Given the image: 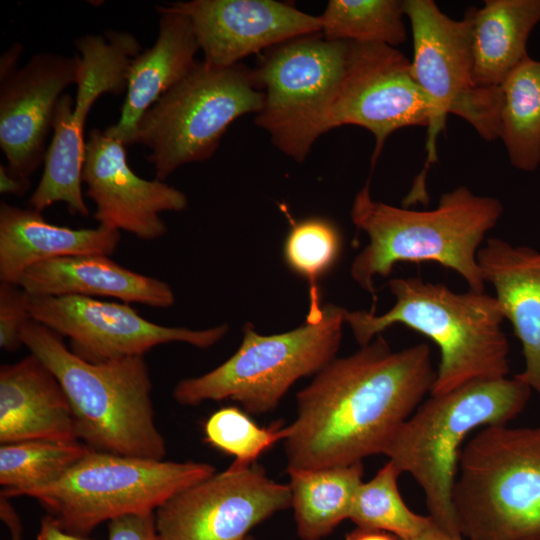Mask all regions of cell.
Listing matches in <instances>:
<instances>
[{
    "instance_id": "6da1fadb",
    "label": "cell",
    "mask_w": 540,
    "mask_h": 540,
    "mask_svg": "<svg viewBox=\"0 0 540 540\" xmlns=\"http://www.w3.org/2000/svg\"><path fill=\"white\" fill-rule=\"evenodd\" d=\"M435 377L428 344L393 351L381 334L335 358L297 394V416L284 440L287 470L350 465L384 454Z\"/></svg>"
},
{
    "instance_id": "7a4b0ae2",
    "label": "cell",
    "mask_w": 540,
    "mask_h": 540,
    "mask_svg": "<svg viewBox=\"0 0 540 540\" xmlns=\"http://www.w3.org/2000/svg\"><path fill=\"white\" fill-rule=\"evenodd\" d=\"M502 213L497 198L476 195L466 186L442 194L433 210L395 207L372 199L368 178L350 211L353 224L369 237L351 264V277L375 296L374 278L387 277L395 264L435 262L457 272L469 290L484 292L477 254Z\"/></svg>"
},
{
    "instance_id": "3957f363",
    "label": "cell",
    "mask_w": 540,
    "mask_h": 540,
    "mask_svg": "<svg viewBox=\"0 0 540 540\" xmlns=\"http://www.w3.org/2000/svg\"><path fill=\"white\" fill-rule=\"evenodd\" d=\"M394 305L384 314L347 311L345 322L361 346L395 324L431 339L440 360L430 395L452 391L475 380L504 378L509 373L505 319L495 296L469 290L458 293L445 284L419 277L388 282Z\"/></svg>"
},
{
    "instance_id": "277c9868",
    "label": "cell",
    "mask_w": 540,
    "mask_h": 540,
    "mask_svg": "<svg viewBox=\"0 0 540 540\" xmlns=\"http://www.w3.org/2000/svg\"><path fill=\"white\" fill-rule=\"evenodd\" d=\"M20 338L61 384L79 441L98 452L164 460L166 443L156 426L144 356L89 362L73 353L64 337L33 319L22 327Z\"/></svg>"
},
{
    "instance_id": "5b68a950",
    "label": "cell",
    "mask_w": 540,
    "mask_h": 540,
    "mask_svg": "<svg viewBox=\"0 0 540 540\" xmlns=\"http://www.w3.org/2000/svg\"><path fill=\"white\" fill-rule=\"evenodd\" d=\"M531 388L507 377L475 380L431 395L401 425L384 455L409 473L424 492L429 516L445 532L462 537L452 503L461 446L472 431L506 425L525 408Z\"/></svg>"
},
{
    "instance_id": "8992f818",
    "label": "cell",
    "mask_w": 540,
    "mask_h": 540,
    "mask_svg": "<svg viewBox=\"0 0 540 540\" xmlns=\"http://www.w3.org/2000/svg\"><path fill=\"white\" fill-rule=\"evenodd\" d=\"M452 503L466 540L540 535V427H483L461 450Z\"/></svg>"
},
{
    "instance_id": "52a82bcc",
    "label": "cell",
    "mask_w": 540,
    "mask_h": 540,
    "mask_svg": "<svg viewBox=\"0 0 540 540\" xmlns=\"http://www.w3.org/2000/svg\"><path fill=\"white\" fill-rule=\"evenodd\" d=\"M413 38L411 70L427 98L430 119L427 130V158L402 201L408 208L420 202L427 205L426 174L437 162L436 140L444 130L448 114L466 120L486 141L499 138L501 88L478 87L473 81L471 50L472 19L454 20L444 14L433 0H404Z\"/></svg>"
},
{
    "instance_id": "ba28073f",
    "label": "cell",
    "mask_w": 540,
    "mask_h": 540,
    "mask_svg": "<svg viewBox=\"0 0 540 540\" xmlns=\"http://www.w3.org/2000/svg\"><path fill=\"white\" fill-rule=\"evenodd\" d=\"M347 311L327 304L319 321L268 336L246 323L238 350L210 372L179 381L173 398L185 406L231 399L247 413L271 412L298 379L319 373L336 358Z\"/></svg>"
},
{
    "instance_id": "9c48e42d",
    "label": "cell",
    "mask_w": 540,
    "mask_h": 540,
    "mask_svg": "<svg viewBox=\"0 0 540 540\" xmlns=\"http://www.w3.org/2000/svg\"><path fill=\"white\" fill-rule=\"evenodd\" d=\"M215 472V467L205 462L90 450L57 480L18 496L36 499L64 530L88 536L99 524L113 518L155 512L167 500Z\"/></svg>"
},
{
    "instance_id": "30bf717a",
    "label": "cell",
    "mask_w": 540,
    "mask_h": 540,
    "mask_svg": "<svg viewBox=\"0 0 540 540\" xmlns=\"http://www.w3.org/2000/svg\"><path fill=\"white\" fill-rule=\"evenodd\" d=\"M264 99L254 69L201 61L144 113L135 143L150 150L155 177L164 181L185 164L211 158L228 127L245 114H258Z\"/></svg>"
},
{
    "instance_id": "8fae6325",
    "label": "cell",
    "mask_w": 540,
    "mask_h": 540,
    "mask_svg": "<svg viewBox=\"0 0 540 540\" xmlns=\"http://www.w3.org/2000/svg\"><path fill=\"white\" fill-rule=\"evenodd\" d=\"M352 42L321 33L270 48L254 69L265 95L255 124L285 155L303 162L314 142L330 131L331 112L348 65Z\"/></svg>"
},
{
    "instance_id": "7c38bea8",
    "label": "cell",
    "mask_w": 540,
    "mask_h": 540,
    "mask_svg": "<svg viewBox=\"0 0 540 540\" xmlns=\"http://www.w3.org/2000/svg\"><path fill=\"white\" fill-rule=\"evenodd\" d=\"M291 507L288 484L256 463L226 470L176 494L155 512L162 540H246L250 531Z\"/></svg>"
},
{
    "instance_id": "4fadbf2b",
    "label": "cell",
    "mask_w": 540,
    "mask_h": 540,
    "mask_svg": "<svg viewBox=\"0 0 540 540\" xmlns=\"http://www.w3.org/2000/svg\"><path fill=\"white\" fill-rule=\"evenodd\" d=\"M31 318L70 341V349L89 362L144 356L152 348L183 342L207 349L228 332L227 324L193 330L153 323L128 303L93 297L30 295Z\"/></svg>"
},
{
    "instance_id": "5bb4252c",
    "label": "cell",
    "mask_w": 540,
    "mask_h": 540,
    "mask_svg": "<svg viewBox=\"0 0 540 540\" xmlns=\"http://www.w3.org/2000/svg\"><path fill=\"white\" fill-rule=\"evenodd\" d=\"M429 119L430 107L413 77L411 61L395 47L352 42L330 130L343 125L369 130L375 138L373 168L390 134L403 127L428 126Z\"/></svg>"
},
{
    "instance_id": "9a60e30c",
    "label": "cell",
    "mask_w": 540,
    "mask_h": 540,
    "mask_svg": "<svg viewBox=\"0 0 540 540\" xmlns=\"http://www.w3.org/2000/svg\"><path fill=\"white\" fill-rule=\"evenodd\" d=\"M82 183L95 204L98 225L124 230L141 240H156L167 233L160 216L188 206L179 189L139 177L127 162L126 146L104 130H90L85 144Z\"/></svg>"
},
{
    "instance_id": "2e32d148",
    "label": "cell",
    "mask_w": 540,
    "mask_h": 540,
    "mask_svg": "<svg viewBox=\"0 0 540 540\" xmlns=\"http://www.w3.org/2000/svg\"><path fill=\"white\" fill-rule=\"evenodd\" d=\"M79 69V54L39 52L0 80V147L15 176L30 182L44 162L55 108Z\"/></svg>"
},
{
    "instance_id": "e0dca14e",
    "label": "cell",
    "mask_w": 540,
    "mask_h": 540,
    "mask_svg": "<svg viewBox=\"0 0 540 540\" xmlns=\"http://www.w3.org/2000/svg\"><path fill=\"white\" fill-rule=\"evenodd\" d=\"M193 25L204 62L218 67L286 41L321 33V20L275 0H192L171 3Z\"/></svg>"
},
{
    "instance_id": "ac0fdd59",
    "label": "cell",
    "mask_w": 540,
    "mask_h": 540,
    "mask_svg": "<svg viewBox=\"0 0 540 540\" xmlns=\"http://www.w3.org/2000/svg\"><path fill=\"white\" fill-rule=\"evenodd\" d=\"M155 8L160 16L157 39L133 59L119 120L104 130L125 146L135 143L144 113L199 63L200 47L190 18L171 4Z\"/></svg>"
},
{
    "instance_id": "d6986e66",
    "label": "cell",
    "mask_w": 540,
    "mask_h": 540,
    "mask_svg": "<svg viewBox=\"0 0 540 540\" xmlns=\"http://www.w3.org/2000/svg\"><path fill=\"white\" fill-rule=\"evenodd\" d=\"M27 440L79 441L61 384L31 353L0 368V443Z\"/></svg>"
},
{
    "instance_id": "ffe728a7",
    "label": "cell",
    "mask_w": 540,
    "mask_h": 540,
    "mask_svg": "<svg viewBox=\"0 0 540 540\" xmlns=\"http://www.w3.org/2000/svg\"><path fill=\"white\" fill-rule=\"evenodd\" d=\"M477 261L522 344L525 367L515 377L540 395V251L488 238Z\"/></svg>"
},
{
    "instance_id": "44dd1931",
    "label": "cell",
    "mask_w": 540,
    "mask_h": 540,
    "mask_svg": "<svg viewBox=\"0 0 540 540\" xmlns=\"http://www.w3.org/2000/svg\"><path fill=\"white\" fill-rule=\"evenodd\" d=\"M19 285L39 296H103L155 308H168L175 302L165 281L132 271L101 254L36 263L24 272Z\"/></svg>"
},
{
    "instance_id": "7402d4cb",
    "label": "cell",
    "mask_w": 540,
    "mask_h": 540,
    "mask_svg": "<svg viewBox=\"0 0 540 540\" xmlns=\"http://www.w3.org/2000/svg\"><path fill=\"white\" fill-rule=\"evenodd\" d=\"M120 231L98 225L73 229L49 223L32 208L0 203V280L19 284L32 265L56 258L111 255Z\"/></svg>"
},
{
    "instance_id": "603a6c76",
    "label": "cell",
    "mask_w": 540,
    "mask_h": 540,
    "mask_svg": "<svg viewBox=\"0 0 540 540\" xmlns=\"http://www.w3.org/2000/svg\"><path fill=\"white\" fill-rule=\"evenodd\" d=\"M76 86L75 100L64 93L55 108L53 136L45 154L44 170L28 200L30 208L39 212L57 202H64L71 214L89 215L82 192L84 130L93 104L106 94V89L88 73L78 77Z\"/></svg>"
},
{
    "instance_id": "cb8c5ba5",
    "label": "cell",
    "mask_w": 540,
    "mask_h": 540,
    "mask_svg": "<svg viewBox=\"0 0 540 540\" xmlns=\"http://www.w3.org/2000/svg\"><path fill=\"white\" fill-rule=\"evenodd\" d=\"M468 10L474 84L499 87L529 57L527 41L540 22V0H486Z\"/></svg>"
},
{
    "instance_id": "d4e9b609",
    "label": "cell",
    "mask_w": 540,
    "mask_h": 540,
    "mask_svg": "<svg viewBox=\"0 0 540 540\" xmlns=\"http://www.w3.org/2000/svg\"><path fill=\"white\" fill-rule=\"evenodd\" d=\"M363 471L362 462L287 470L291 507L301 540H321L349 519Z\"/></svg>"
},
{
    "instance_id": "484cf974",
    "label": "cell",
    "mask_w": 540,
    "mask_h": 540,
    "mask_svg": "<svg viewBox=\"0 0 540 540\" xmlns=\"http://www.w3.org/2000/svg\"><path fill=\"white\" fill-rule=\"evenodd\" d=\"M500 88L499 138L511 165L533 172L540 165V61L528 57Z\"/></svg>"
},
{
    "instance_id": "4316f807",
    "label": "cell",
    "mask_w": 540,
    "mask_h": 540,
    "mask_svg": "<svg viewBox=\"0 0 540 540\" xmlns=\"http://www.w3.org/2000/svg\"><path fill=\"white\" fill-rule=\"evenodd\" d=\"M91 449L80 441L27 440L0 446L1 495L47 485L79 462Z\"/></svg>"
},
{
    "instance_id": "83f0119b",
    "label": "cell",
    "mask_w": 540,
    "mask_h": 540,
    "mask_svg": "<svg viewBox=\"0 0 540 540\" xmlns=\"http://www.w3.org/2000/svg\"><path fill=\"white\" fill-rule=\"evenodd\" d=\"M404 16L401 0H330L319 17L327 40L396 48L407 38Z\"/></svg>"
},
{
    "instance_id": "f1b7e54d",
    "label": "cell",
    "mask_w": 540,
    "mask_h": 540,
    "mask_svg": "<svg viewBox=\"0 0 540 540\" xmlns=\"http://www.w3.org/2000/svg\"><path fill=\"white\" fill-rule=\"evenodd\" d=\"M400 474L389 460L372 479L361 483L349 517L357 527L382 530L400 540H415L426 530L433 519L405 504L398 487Z\"/></svg>"
},
{
    "instance_id": "f546056e",
    "label": "cell",
    "mask_w": 540,
    "mask_h": 540,
    "mask_svg": "<svg viewBox=\"0 0 540 540\" xmlns=\"http://www.w3.org/2000/svg\"><path fill=\"white\" fill-rule=\"evenodd\" d=\"M341 249L340 231L330 220L310 217L292 223L284 241L283 257L286 265L308 283L307 322L314 323L322 318L318 282L333 268Z\"/></svg>"
},
{
    "instance_id": "4dcf8cb0",
    "label": "cell",
    "mask_w": 540,
    "mask_h": 540,
    "mask_svg": "<svg viewBox=\"0 0 540 540\" xmlns=\"http://www.w3.org/2000/svg\"><path fill=\"white\" fill-rule=\"evenodd\" d=\"M204 434L207 443L235 458L233 465L248 467L275 443L285 440L290 430L281 424L260 427L247 412L230 406L210 415Z\"/></svg>"
},
{
    "instance_id": "1f68e13d",
    "label": "cell",
    "mask_w": 540,
    "mask_h": 540,
    "mask_svg": "<svg viewBox=\"0 0 540 540\" xmlns=\"http://www.w3.org/2000/svg\"><path fill=\"white\" fill-rule=\"evenodd\" d=\"M29 299L19 284L0 283V347L5 351L14 352L23 345L21 329L32 319Z\"/></svg>"
},
{
    "instance_id": "d6a6232c",
    "label": "cell",
    "mask_w": 540,
    "mask_h": 540,
    "mask_svg": "<svg viewBox=\"0 0 540 540\" xmlns=\"http://www.w3.org/2000/svg\"><path fill=\"white\" fill-rule=\"evenodd\" d=\"M108 540H162L154 512L127 514L108 521Z\"/></svg>"
},
{
    "instance_id": "836d02e7",
    "label": "cell",
    "mask_w": 540,
    "mask_h": 540,
    "mask_svg": "<svg viewBox=\"0 0 540 540\" xmlns=\"http://www.w3.org/2000/svg\"><path fill=\"white\" fill-rule=\"evenodd\" d=\"M36 540H96L61 528L51 515L42 518Z\"/></svg>"
},
{
    "instance_id": "e575fe53",
    "label": "cell",
    "mask_w": 540,
    "mask_h": 540,
    "mask_svg": "<svg viewBox=\"0 0 540 540\" xmlns=\"http://www.w3.org/2000/svg\"><path fill=\"white\" fill-rule=\"evenodd\" d=\"M9 499L0 494V517L10 532L11 540H22L23 525Z\"/></svg>"
},
{
    "instance_id": "d590c367",
    "label": "cell",
    "mask_w": 540,
    "mask_h": 540,
    "mask_svg": "<svg viewBox=\"0 0 540 540\" xmlns=\"http://www.w3.org/2000/svg\"><path fill=\"white\" fill-rule=\"evenodd\" d=\"M30 188V182L25 181L12 174L7 165L0 164V192L1 194H12L23 196Z\"/></svg>"
},
{
    "instance_id": "8d00e7d4",
    "label": "cell",
    "mask_w": 540,
    "mask_h": 540,
    "mask_svg": "<svg viewBox=\"0 0 540 540\" xmlns=\"http://www.w3.org/2000/svg\"><path fill=\"white\" fill-rule=\"evenodd\" d=\"M23 52L21 43L12 44L0 58V80L18 69L17 63Z\"/></svg>"
},
{
    "instance_id": "74e56055",
    "label": "cell",
    "mask_w": 540,
    "mask_h": 540,
    "mask_svg": "<svg viewBox=\"0 0 540 540\" xmlns=\"http://www.w3.org/2000/svg\"><path fill=\"white\" fill-rule=\"evenodd\" d=\"M344 540H400L395 535L377 529L356 527L346 534Z\"/></svg>"
},
{
    "instance_id": "f35d334b",
    "label": "cell",
    "mask_w": 540,
    "mask_h": 540,
    "mask_svg": "<svg viewBox=\"0 0 540 540\" xmlns=\"http://www.w3.org/2000/svg\"><path fill=\"white\" fill-rule=\"evenodd\" d=\"M415 540H466L463 537H457L450 535L441 529L435 522L432 520L430 525L426 530L418 536Z\"/></svg>"
},
{
    "instance_id": "ab89813d",
    "label": "cell",
    "mask_w": 540,
    "mask_h": 540,
    "mask_svg": "<svg viewBox=\"0 0 540 540\" xmlns=\"http://www.w3.org/2000/svg\"><path fill=\"white\" fill-rule=\"evenodd\" d=\"M522 540H540V535L534 536V537H530V538H526V539H522Z\"/></svg>"
},
{
    "instance_id": "60d3db41",
    "label": "cell",
    "mask_w": 540,
    "mask_h": 540,
    "mask_svg": "<svg viewBox=\"0 0 540 540\" xmlns=\"http://www.w3.org/2000/svg\"><path fill=\"white\" fill-rule=\"evenodd\" d=\"M246 540H256L252 535H250Z\"/></svg>"
}]
</instances>
